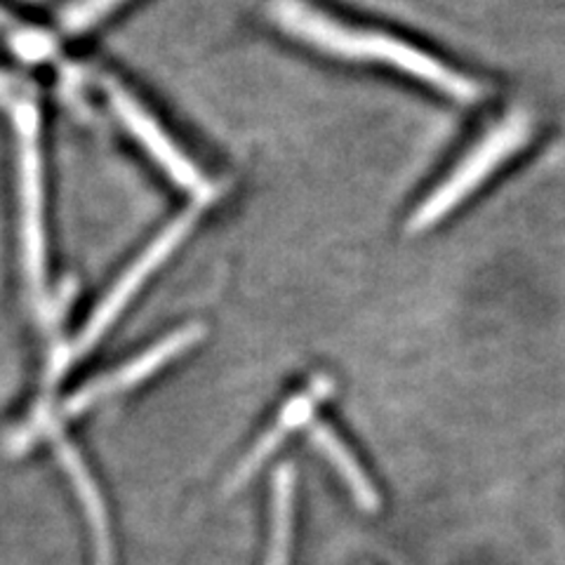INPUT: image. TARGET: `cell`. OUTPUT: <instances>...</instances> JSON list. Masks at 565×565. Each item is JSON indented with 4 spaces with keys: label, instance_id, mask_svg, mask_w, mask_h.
Wrapping results in <instances>:
<instances>
[{
    "label": "cell",
    "instance_id": "cell-1",
    "mask_svg": "<svg viewBox=\"0 0 565 565\" xmlns=\"http://www.w3.org/2000/svg\"><path fill=\"white\" fill-rule=\"evenodd\" d=\"M269 12L282 31L338 60L375 62L398 68L462 104H476L483 97V87L479 83L457 74L455 68L419 47L392 39L386 33L351 29L323 10H316L307 0H271Z\"/></svg>",
    "mask_w": 565,
    "mask_h": 565
},
{
    "label": "cell",
    "instance_id": "cell-2",
    "mask_svg": "<svg viewBox=\"0 0 565 565\" xmlns=\"http://www.w3.org/2000/svg\"><path fill=\"white\" fill-rule=\"evenodd\" d=\"M533 116L527 111L516 109L507 114L498 126H492L481 137L479 145L457 163V168L446 177V180L422 201V205L408 220V232L422 234L444 217H448L459 203L469 199L471 193L488 180V177L498 172V168H502L509 158H514L527 141L533 139Z\"/></svg>",
    "mask_w": 565,
    "mask_h": 565
},
{
    "label": "cell",
    "instance_id": "cell-3",
    "mask_svg": "<svg viewBox=\"0 0 565 565\" xmlns=\"http://www.w3.org/2000/svg\"><path fill=\"white\" fill-rule=\"evenodd\" d=\"M22 182V236L26 274L35 292L45 288V226H43V166L39 145V116L24 106L17 111Z\"/></svg>",
    "mask_w": 565,
    "mask_h": 565
},
{
    "label": "cell",
    "instance_id": "cell-4",
    "mask_svg": "<svg viewBox=\"0 0 565 565\" xmlns=\"http://www.w3.org/2000/svg\"><path fill=\"white\" fill-rule=\"evenodd\" d=\"M193 222H196V217L189 215V212L186 215H180L174 222H170L163 232L153 238V243L147 247V250L130 264L128 271L122 274L116 286L111 288V292L102 299V305L93 313L90 323L85 326L81 338L76 340V347L71 351V356L74 359L83 356L87 349H93V344L99 342L102 334L109 330V326L120 316V311L128 307L130 299L139 292L141 286H145V280L161 267V264L174 253V247L184 241V236L191 232Z\"/></svg>",
    "mask_w": 565,
    "mask_h": 565
},
{
    "label": "cell",
    "instance_id": "cell-5",
    "mask_svg": "<svg viewBox=\"0 0 565 565\" xmlns=\"http://www.w3.org/2000/svg\"><path fill=\"white\" fill-rule=\"evenodd\" d=\"M106 93H109L114 109L120 116V120L126 122V128L137 137L139 145L147 149L153 161L166 170V174L174 184H180L199 201H210L215 196V189L205 180L203 172L180 151V147L174 145L161 126H158L156 118L149 116L145 106L116 83H106Z\"/></svg>",
    "mask_w": 565,
    "mask_h": 565
},
{
    "label": "cell",
    "instance_id": "cell-6",
    "mask_svg": "<svg viewBox=\"0 0 565 565\" xmlns=\"http://www.w3.org/2000/svg\"><path fill=\"white\" fill-rule=\"evenodd\" d=\"M201 338H203L201 326H189V328L174 330L172 334H168L166 340H161L156 347H151L149 351L141 353V356L132 359L126 365H120L116 373H109V375L99 377L97 382L83 386L74 398L64 403L62 417L83 415L85 411H90L93 405H97L99 401L109 398L118 392H126V388H130V386H137L139 382H145L147 377L158 373V370H161L163 365H168L174 356H180V353L191 349Z\"/></svg>",
    "mask_w": 565,
    "mask_h": 565
},
{
    "label": "cell",
    "instance_id": "cell-7",
    "mask_svg": "<svg viewBox=\"0 0 565 565\" xmlns=\"http://www.w3.org/2000/svg\"><path fill=\"white\" fill-rule=\"evenodd\" d=\"M332 388H334V382H332L330 377L321 375V377L313 380V382L307 386V392H302V394H297L295 398H290V401L286 403V408L280 411L278 419L274 422V427L257 440V444L253 446V450L247 452L243 462L236 467L234 476H232V479H228V483H226V490L234 492V490H238L243 483L250 481L253 476L257 473V469H259L264 462H267V459L282 446V440H286L295 429L302 427V424L309 422L311 413L332 394Z\"/></svg>",
    "mask_w": 565,
    "mask_h": 565
},
{
    "label": "cell",
    "instance_id": "cell-8",
    "mask_svg": "<svg viewBox=\"0 0 565 565\" xmlns=\"http://www.w3.org/2000/svg\"><path fill=\"white\" fill-rule=\"evenodd\" d=\"M311 440L313 446L326 455V459L334 467V471L340 473V479L353 494L356 504L363 507V511H370V514L377 511L382 504L380 492L375 490L373 483H370L363 467L356 462V457H353V452L347 448L344 440L323 422L311 424Z\"/></svg>",
    "mask_w": 565,
    "mask_h": 565
},
{
    "label": "cell",
    "instance_id": "cell-9",
    "mask_svg": "<svg viewBox=\"0 0 565 565\" xmlns=\"http://www.w3.org/2000/svg\"><path fill=\"white\" fill-rule=\"evenodd\" d=\"M292 498H295V471L292 465L280 467L274 476L271 492V546L267 565H288L290 537H292Z\"/></svg>",
    "mask_w": 565,
    "mask_h": 565
},
{
    "label": "cell",
    "instance_id": "cell-10",
    "mask_svg": "<svg viewBox=\"0 0 565 565\" xmlns=\"http://www.w3.org/2000/svg\"><path fill=\"white\" fill-rule=\"evenodd\" d=\"M120 3L122 0H78V3L71 6L68 12L64 14V26L68 33L90 29L102 20V17L116 10Z\"/></svg>",
    "mask_w": 565,
    "mask_h": 565
}]
</instances>
